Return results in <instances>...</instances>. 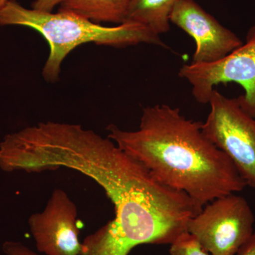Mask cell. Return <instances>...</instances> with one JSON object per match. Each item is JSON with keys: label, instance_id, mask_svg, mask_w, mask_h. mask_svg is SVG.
<instances>
[{"label": "cell", "instance_id": "6da1fadb", "mask_svg": "<svg viewBox=\"0 0 255 255\" xmlns=\"http://www.w3.org/2000/svg\"><path fill=\"white\" fill-rule=\"evenodd\" d=\"M58 164L91 177L114 206L113 220L85 238L80 255H128L140 245H171L202 209L92 130L64 146Z\"/></svg>", "mask_w": 255, "mask_h": 255}, {"label": "cell", "instance_id": "7a4b0ae2", "mask_svg": "<svg viewBox=\"0 0 255 255\" xmlns=\"http://www.w3.org/2000/svg\"><path fill=\"white\" fill-rule=\"evenodd\" d=\"M180 110L145 107L136 130L109 126L108 137L168 187L187 194L202 209L211 201L247 187L236 166Z\"/></svg>", "mask_w": 255, "mask_h": 255}, {"label": "cell", "instance_id": "3957f363", "mask_svg": "<svg viewBox=\"0 0 255 255\" xmlns=\"http://www.w3.org/2000/svg\"><path fill=\"white\" fill-rule=\"evenodd\" d=\"M11 25L36 30L48 42L49 55L42 74L50 82L59 79L62 64L70 52L85 43L116 48L147 43L168 48L159 35L139 23L124 22L110 27L69 11L27 9L16 0H9L0 9V26Z\"/></svg>", "mask_w": 255, "mask_h": 255}, {"label": "cell", "instance_id": "277c9868", "mask_svg": "<svg viewBox=\"0 0 255 255\" xmlns=\"http://www.w3.org/2000/svg\"><path fill=\"white\" fill-rule=\"evenodd\" d=\"M255 216L237 194L211 201L187 223V232L212 255H236L254 234Z\"/></svg>", "mask_w": 255, "mask_h": 255}, {"label": "cell", "instance_id": "5b68a950", "mask_svg": "<svg viewBox=\"0 0 255 255\" xmlns=\"http://www.w3.org/2000/svg\"><path fill=\"white\" fill-rule=\"evenodd\" d=\"M204 135L232 161L247 187L255 189V118L241 108L238 98H228L214 90Z\"/></svg>", "mask_w": 255, "mask_h": 255}, {"label": "cell", "instance_id": "8992f818", "mask_svg": "<svg viewBox=\"0 0 255 255\" xmlns=\"http://www.w3.org/2000/svg\"><path fill=\"white\" fill-rule=\"evenodd\" d=\"M180 78L192 87L196 102L209 104L214 87L235 82L245 94L238 97L241 108L255 118V25L248 32L246 43L219 60L182 65Z\"/></svg>", "mask_w": 255, "mask_h": 255}, {"label": "cell", "instance_id": "52a82bcc", "mask_svg": "<svg viewBox=\"0 0 255 255\" xmlns=\"http://www.w3.org/2000/svg\"><path fill=\"white\" fill-rule=\"evenodd\" d=\"M77 215L76 206L68 194L55 189L44 210L28 219L37 250L46 255H81Z\"/></svg>", "mask_w": 255, "mask_h": 255}, {"label": "cell", "instance_id": "ba28073f", "mask_svg": "<svg viewBox=\"0 0 255 255\" xmlns=\"http://www.w3.org/2000/svg\"><path fill=\"white\" fill-rule=\"evenodd\" d=\"M170 22L194 38L192 63H213L243 44L241 38L206 12L194 0H181L174 8Z\"/></svg>", "mask_w": 255, "mask_h": 255}, {"label": "cell", "instance_id": "9c48e42d", "mask_svg": "<svg viewBox=\"0 0 255 255\" xmlns=\"http://www.w3.org/2000/svg\"><path fill=\"white\" fill-rule=\"evenodd\" d=\"M179 1L131 0L124 22L143 25L159 36L169 31L171 14Z\"/></svg>", "mask_w": 255, "mask_h": 255}, {"label": "cell", "instance_id": "30bf717a", "mask_svg": "<svg viewBox=\"0 0 255 255\" xmlns=\"http://www.w3.org/2000/svg\"><path fill=\"white\" fill-rule=\"evenodd\" d=\"M131 0H63L58 11H69L94 22L121 24Z\"/></svg>", "mask_w": 255, "mask_h": 255}, {"label": "cell", "instance_id": "8fae6325", "mask_svg": "<svg viewBox=\"0 0 255 255\" xmlns=\"http://www.w3.org/2000/svg\"><path fill=\"white\" fill-rule=\"evenodd\" d=\"M170 255H212L190 233H182L170 245Z\"/></svg>", "mask_w": 255, "mask_h": 255}, {"label": "cell", "instance_id": "7c38bea8", "mask_svg": "<svg viewBox=\"0 0 255 255\" xmlns=\"http://www.w3.org/2000/svg\"><path fill=\"white\" fill-rule=\"evenodd\" d=\"M2 250L5 255H37L34 252L18 242H5Z\"/></svg>", "mask_w": 255, "mask_h": 255}, {"label": "cell", "instance_id": "4fadbf2b", "mask_svg": "<svg viewBox=\"0 0 255 255\" xmlns=\"http://www.w3.org/2000/svg\"><path fill=\"white\" fill-rule=\"evenodd\" d=\"M63 0H35L31 4V9L52 12L55 6L60 5Z\"/></svg>", "mask_w": 255, "mask_h": 255}, {"label": "cell", "instance_id": "5bb4252c", "mask_svg": "<svg viewBox=\"0 0 255 255\" xmlns=\"http://www.w3.org/2000/svg\"><path fill=\"white\" fill-rule=\"evenodd\" d=\"M236 255H255V232Z\"/></svg>", "mask_w": 255, "mask_h": 255}, {"label": "cell", "instance_id": "9a60e30c", "mask_svg": "<svg viewBox=\"0 0 255 255\" xmlns=\"http://www.w3.org/2000/svg\"><path fill=\"white\" fill-rule=\"evenodd\" d=\"M9 1V0H0V9H1L3 6H4Z\"/></svg>", "mask_w": 255, "mask_h": 255}]
</instances>
